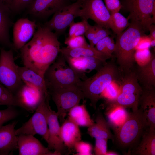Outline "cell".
Instances as JSON below:
<instances>
[{
    "mask_svg": "<svg viewBox=\"0 0 155 155\" xmlns=\"http://www.w3.org/2000/svg\"><path fill=\"white\" fill-rule=\"evenodd\" d=\"M32 39L20 49L24 66L44 77L60 50L57 35L43 25H37Z\"/></svg>",
    "mask_w": 155,
    "mask_h": 155,
    "instance_id": "6da1fadb",
    "label": "cell"
},
{
    "mask_svg": "<svg viewBox=\"0 0 155 155\" xmlns=\"http://www.w3.org/2000/svg\"><path fill=\"white\" fill-rule=\"evenodd\" d=\"M145 32L138 24L131 22L122 33L117 35L112 57L123 74L133 69L135 65L134 54L140 37Z\"/></svg>",
    "mask_w": 155,
    "mask_h": 155,
    "instance_id": "7a4b0ae2",
    "label": "cell"
},
{
    "mask_svg": "<svg viewBox=\"0 0 155 155\" xmlns=\"http://www.w3.org/2000/svg\"><path fill=\"white\" fill-rule=\"evenodd\" d=\"M121 75L113 60L106 62L93 76L82 80L78 88L84 98L89 99L91 105L96 109L97 102L101 99V94L107 86L114 81L118 80Z\"/></svg>",
    "mask_w": 155,
    "mask_h": 155,
    "instance_id": "3957f363",
    "label": "cell"
},
{
    "mask_svg": "<svg viewBox=\"0 0 155 155\" xmlns=\"http://www.w3.org/2000/svg\"><path fill=\"white\" fill-rule=\"evenodd\" d=\"M148 128L145 114L141 108H138L136 111L129 113L125 122L114 132L113 142L125 153L127 151V155H130Z\"/></svg>",
    "mask_w": 155,
    "mask_h": 155,
    "instance_id": "277c9868",
    "label": "cell"
},
{
    "mask_svg": "<svg viewBox=\"0 0 155 155\" xmlns=\"http://www.w3.org/2000/svg\"><path fill=\"white\" fill-rule=\"evenodd\" d=\"M44 75L47 91L54 88L78 86L82 80L60 53Z\"/></svg>",
    "mask_w": 155,
    "mask_h": 155,
    "instance_id": "5b68a950",
    "label": "cell"
},
{
    "mask_svg": "<svg viewBox=\"0 0 155 155\" xmlns=\"http://www.w3.org/2000/svg\"><path fill=\"white\" fill-rule=\"evenodd\" d=\"M118 82L119 94L115 100L106 103V108L121 106L131 108L133 111H136L139 108V100L142 88L133 70L122 74Z\"/></svg>",
    "mask_w": 155,
    "mask_h": 155,
    "instance_id": "8992f818",
    "label": "cell"
},
{
    "mask_svg": "<svg viewBox=\"0 0 155 155\" xmlns=\"http://www.w3.org/2000/svg\"><path fill=\"white\" fill-rule=\"evenodd\" d=\"M49 95L45 96L30 118L21 127L15 130L17 135L20 134H38L47 142L49 130L47 122Z\"/></svg>",
    "mask_w": 155,
    "mask_h": 155,
    "instance_id": "52a82bcc",
    "label": "cell"
},
{
    "mask_svg": "<svg viewBox=\"0 0 155 155\" xmlns=\"http://www.w3.org/2000/svg\"><path fill=\"white\" fill-rule=\"evenodd\" d=\"M48 92L56 106V112L61 121H64L71 109L79 104L84 98L82 92L76 86L54 88Z\"/></svg>",
    "mask_w": 155,
    "mask_h": 155,
    "instance_id": "ba28073f",
    "label": "cell"
},
{
    "mask_svg": "<svg viewBox=\"0 0 155 155\" xmlns=\"http://www.w3.org/2000/svg\"><path fill=\"white\" fill-rule=\"evenodd\" d=\"M13 50L0 48V83L14 95L23 82L15 62Z\"/></svg>",
    "mask_w": 155,
    "mask_h": 155,
    "instance_id": "9c48e42d",
    "label": "cell"
},
{
    "mask_svg": "<svg viewBox=\"0 0 155 155\" xmlns=\"http://www.w3.org/2000/svg\"><path fill=\"white\" fill-rule=\"evenodd\" d=\"M83 1L78 0L72 4L63 6L55 13L52 18L43 25L52 31H55L57 36L63 33L74 22V19L78 17Z\"/></svg>",
    "mask_w": 155,
    "mask_h": 155,
    "instance_id": "30bf717a",
    "label": "cell"
},
{
    "mask_svg": "<svg viewBox=\"0 0 155 155\" xmlns=\"http://www.w3.org/2000/svg\"><path fill=\"white\" fill-rule=\"evenodd\" d=\"M127 10L129 12L128 18L131 22L140 25L145 32L153 24L152 12L155 7V0H125Z\"/></svg>",
    "mask_w": 155,
    "mask_h": 155,
    "instance_id": "8fae6325",
    "label": "cell"
},
{
    "mask_svg": "<svg viewBox=\"0 0 155 155\" xmlns=\"http://www.w3.org/2000/svg\"><path fill=\"white\" fill-rule=\"evenodd\" d=\"M78 17L91 19L97 24L110 28L111 13L102 0H83Z\"/></svg>",
    "mask_w": 155,
    "mask_h": 155,
    "instance_id": "7c38bea8",
    "label": "cell"
},
{
    "mask_svg": "<svg viewBox=\"0 0 155 155\" xmlns=\"http://www.w3.org/2000/svg\"><path fill=\"white\" fill-rule=\"evenodd\" d=\"M44 94L32 85L23 82L14 94L17 106L32 112L35 110L43 97Z\"/></svg>",
    "mask_w": 155,
    "mask_h": 155,
    "instance_id": "4fadbf2b",
    "label": "cell"
},
{
    "mask_svg": "<svg viewBox=\"0 0 155 155\" xmlns=\"http://www.w3.org/2000/svg\"><path fill=\"white\" fill-rule=\"evenodd\" d=\"M37 25L35 21L21 18L14 24L13 43L14 50H18L25 45L33 36Z\"/></svg>",
    "mask_w": 155,
    "mask_h": 155,
    "instance_id": "5bb4252c",
    "label": "cell"
},
{
    "mask_svg": "<svg viewBox=\"0 0 155 155\" xmlns=\"http://www.w3.org/2000/svg\"><path fill=\"white\" fill-rule=\"evenodd\" d=\"M17 136L19 155H59L55 151H50L33 135L20 134Z\"/></svg>",
    "mask_w": 155,
    "mask_h": 155,
    "instance_id": "9a60e30c",
    "label": "cell"
},
{
    "mask_svg": "<svg viewBox=\"0 0 155 155\" xmlns=\"http://www.w3.org/2000/svg\"><path fill=\"white\" fill-rule=\"evenodd\" d=\"M57 112L49 107L47 122L49 130V139L47 142L49 149L54 150L59 155L63 153L66 146L61 139L60 127Z\"/></svg>",
    "mask_w": 155,
    "mask_h": 155,
    "instance_id": "2e32d148",
    "label": "cell"
},
{
    "mask_svg": "<svg viewBox=\"0 0 155 155\" xmlns=\"http://www.w3.org/2000/svg\"><path fill=\"white\" fill-rule=\"evenodd\" d=\"M66 0H33L26 8L28 14L39 18L54 14L66 5Z\"/></svg>",
    "mask_w": 155,
    "mask_h": 155,
    "instance_id": "e0dca14e",
    "label": "cell"
},
{
    "mask_svg": "<svg viewBox=\"0 0 155 155\" xmlns=\"http://www.w3.org/2000/svg\"><path fill=\"white\" fill-rule=\"evenodd\" d=\"M64 57L68 64L82 80L87 78L85 75L86 73L94 70L98 71L106 62H104L98 58L93 57L74 58Z\"/></svg>",
    "mask_w": 155,
    "mask_h": 155,
    "instance_id": "ac0fdd59",
    "label": "cell"
},
{
    "mask_svg": "<svg viewBox=\"0 0 155 155\" xmlns=\"http://www.w3.org/2000/svg\"><path fill=\"white\" fill-rule=\"evenodd\" d=\"M142 88L139 105L146 116L148 128L155 130V88Z\"/></svg>",
    "mask_w": 155,
    "mask_h": 155,
    "instance_id": "d6986e66",
    "label": "cell"
},
{
    "mask_svg": "<svg viewBox=\"0 0 155 155\" xmlns=\"http://www.w3.org/2000/svg\"><path fill=\"white\" fill-rule=\"evenodd\" d=\"M14 121L0 128V155H8L18 149V136L15 128L17 123Z\"/></svg>",
    "mask_w": 155,
    "mask_h": 155,
    "instance_id": "ffe728a7",
    "label": "cell"
},
{
    "mask_svg": "<svg viewBox=\"0 0 155 155\" xmlns=\"http://www.w3.org/2000/svg\"><path fill=\"white\" fill-rule=\"evenodd\" d=\"M12 13L8 6L0 2V44L14 50L9 34L10 28L13 24L11 18Z\"/></svg>",
    "mask_w": 155,
    "mask_h": 155,
    "instance_id": "44dd1931",
    "label": "cell"
},
{
    "mask_svg": "<svg viewBox=\"0 0 155 155\" xmlns=\"http://www.w3.org/2000/svg\"><path fill=\"white\" fill-rule=\"evenodd\" d=\"M133 70L142 88H155V55L148 63L141 66L135 65Z\"/></svg>",
    "mask_w": 155,
    "mask_h": 155,
    "instance_id": "7402d4cb",
    "label": "cell"
},
{
    "mask_svg": "<svg viewBox=\"0 0 155 155\" xmlns=\"http://www.w3.org/2000/svg\"><path fill=\"white\" fill-rule=\"evenodd\" d=\"M94 122L88 127L87 133L95 139H111L113 142L114 135L111 132L110 126L102 114L100 112L97 113Z\"/></svg>",
    "mask_w": 155,
    "mask_h": 155,
    "instance_id": "603a6c76",
    "label": "cell"
},
{
    "mask_svg": "<svg viewBox=\"0 0 155 155\" xmlns=\"http://www.w3.org/2000/svg\"><path fill=\"white\" fill-rule=\"evenodd\" d=\"M63 122L60 127L61 138L66 147L71 149L81 140L80 131L79 126L68 119Z\"/></svg>",
    "mask_w": 155,
    "mask_h": 155,
    "instance_id": "cb8c5ba5",
    "label": "cell"
},
{
    "mask_svg": "<svg viewBox=\"0 0 155 155\" xmlns=\"http://www.w3.org/2000/svg\"><path fill=\"white\" fill-rule=\"evenodd\" d=\"M131 154L155 155V130L147 129L139 143L131 150Z\"/></svg>",
    "mask_w": 155,
    "mask_h": 155,
    "instance_id": "d4e9b609",
    "label": "cell"
},
{
    "mask_svg": "<svg viewBox=\"0 0 155 155\" xmlns=\"http://www.w3.org/2000/svg\"><path fill=\"white\" fill-rule=\"evenodd\" d=\"M60 53L64 56L71 57H94L104 62H106L107 60L110 58L98 51L94 47H92L90 45L74 49L63 47L61 48Z\"/></svg>",
    "mask_w": 155,
    "mask_h": 155,
    "instance_id": "484cf974",
    "label": "cell"
},
{
    "mask_svg": "<svg viewBox=\"0 0 155 155\" xmlns=\"http://www.w3.org/2000/svg\"><path fill=\"white\" fill-rule=\"evenodd\" d=\"M18 70L23 82L35 87L45 95L49 94L44 77L25 66H18Z\"/></svg>",
    "mask_w": 155,
    "mask_h": 155,
    "instance_id": "4316f807",
    "label": "cell"
},
{
    "mask_svg": "<svg viewBox=\"0 0 155 155\" xmlns=\"http://www.w3.org/2000/svg\"><path fill=\"white\" fill-rule=\"evenodd\" d=\"M129 113L126 108L121 106L106 108L105 114L110 127L115 132L127 120Z\"/></svg>",
    "mask_w": 155,
    "mask_h": 155,
    "instance_id": "83f0119b",
    "label": "cell"
},
{
    "mask_svg": "<svg viewBox=\"0 0 155 155\" xmlns=\"http://www.w3.org/2000/svg\"><path fill=\"white\" fill-rule=\"evenodd\" d=\"M68 114V119L79 126L88 127L94 123L84 104H78L73 107Z\"/></svg>",
    "mask_w": 155,
    "mask_h": 155,
    "instance_id": "f1b7e54d",
    "label": "cell"
},
{
    "mask_svg": "<svg viewBox=\"0 0 155 155\" xmlns=\"http://www.w3.org/2000/svg\"><path fill=\"white\" fill-rule=\"evenodd\" d=\"M128 20L119 12L111 13L109 28L117 35L119 34L129 26Z\"/></svg>",
    "mask_w": 155,
    "mask_h": 155,
    "instance_id": "f546056e",
    "label": "cell"
},
{
    "mask_svg": "<svg viewBox=\"0 0 155 155\" xmlns=\"http://www.w3.org/2000/svg\"><path fill=\"white\" fill-rule=\"evenodd\" d=\"M118 80L114 81L109 84L102 93L101 99H104L106 103L114 101L119 95L120 90Z\"/></svg>",
    "mask_w": 155,
    "mask_h": 155,
    "instance_id": "4dcf8cb0",
    "label": "cell"
},
{
    "mask_svg": "<svg viewBox=\"0 0 155 155\" xmlns=\"http://www.w3.org/2000/svg\"><path fill=\"white\" fill-rule=\"evenodd\" d=\"M90 24L88 20L82 19V21L72 23L69 26L68 37H73L84 35Z\"/></svg>",
    "mask_w": 155,
    "mask_h": 155,
    "instance_id": "1f68e13d",
    "label": "cell"
},
{
    "mask_svg": "<svg viewBox=\"0 0 155 155\" xmlns=\"http://www.w3.org/2000/svg\"><path fill=\"white\" fill-rule=\"evenodd\" d=\"M17 106L14 95L0 83V106Z\"/></svg>",
    "mask_w": 155,
    "mask_h": 155,
    "instance_id": "d6a6232c",
    "label": "cell"
},
{
    "mask_svg": "<svg viewBox=\"0 0 155 155\" xmlns=\"http://www.w3.org/2000/svg\"><path fill=\"white\" fill-rule=\"evenodd\" d=\"M153 55L149 49L140 50H136L134 54L135 62L140 66H143L148 63L151 60Z\"/></svg>",
    "mask_w": 155,
    "mask_h": 155,
    "instance_id": "836d02e7",
    "label": "cell"
},
{
    "mask_svg": "<svg viewBox=\"0 0 155 155\" xmlns=\"http://www.w3.org/2000/svg\"><path fill=\"white\" fill-rule=\"evenodd\" d=\"M19 112L13 106H8L6 109L0 110V128L6 122L16 117Z\"/></svg>",
    "mask_w": 155,
    "mask_h": 155,
    "instance_id": "e575fe53",
    "label": "cell"
},
{
    "mask_svg": "<svg viewBox=\"0 0 155 155\" xmlns=\"http://www.w3.org/2000/svg\"><path fill=\"white\" fill-rule=\"evenodd\" d=\"M67 47L74 49L90 45L86 42L84 36H73L67 38L64 42Z\"/></svg>",
    "mask_w": 155,
    "mask_h": 155,
    "instance_id": "d590c367",
    "label": "cell"
},
{
    "mask_svg": "<svg viewBox=\"0 0 155 155\" xmlns=\"http://www.w3.org/2000/svg\"><path fill=\"white\" fill-rule=\"evenodd\" d=\"M96 32L94 38L90 43L92 47H94L96 44L104 38L109 36L111 34L108 29L97 24L95 25Z\"/></svg>",
    "mask_w": 155,
    "mask_h": 155,
    "instance_id": "8d00e7d4",
    "label": "cell"
},
{
    "mask_svg": "<svg viewBox=\"0 0 155 155\" xmlns=\"http://www.w3.org/2000/svg\"><path fill=\"white\" fill-rule=\"evenodd\" d=\"M73 148L77 152L76 155H92V146L89 143L80 141L75 144Z\"/></svg>",
    "mask_w": 155,
    "mask_h": 155,
    "instance_id": "74e56055",
    "label": "cell"
},
{
    "mask_svg": "<svg viewBox=\"0 0 155 155\" xmlns=\"http://www.w3.org/2000/svg\"><path fill=\"white\" fill-rule=\"evenodd\" d=\"M33 0H12L9 8L12 12L17 13L26 9Z\"/></svg>",
    "mask_w": 155,
    "mask_h": 155,
    "instance_id": "f35d334b",
    "label": "cell"
},
{
    "mask_svg": "<svg viewBox=\"0 0 155 155\" xmlns=\"http://www.w3.org/2000/svg\"><path fill=\"white\" fill-rule=\"evenodd\" d=\"M108 140L105 139H96L94 152L96 155H106L107 152Z\"/></svg>",
    "mask_w": 155,
    "mask_h": 155,
    "instance_id": "ab89813d",
    "label": "cell"
},
{
    "mask_svg": "<svg viewBox=\"0 0 155 155\" xmlns=\"http://www.w3.org/2000/svg\"><path fill=\"white\" fill-rule=\"evenodd\" d=\"M105 5L110 13L119 12L122 5L119 0H104Z\"/></svg>",
    "mask_w": 155,
    "mask_h": 155,
    "instance_id": "60d3db41",
    "label": "cell"
},
{
    "mask_svg": "<svg viewBox=\"0 0 155 155\" xmlns=\"http://www.w3.org/2000/svg\"><path fill=\"white\" fill-rule=\"evenodd\" d=\"M113 40V37L107 36L98 42L95 46L94 47L98 51L105 55L104 53L107 47Z\"/></svg>",
    "mask_w": 155,
    "mask_h": 155,
    "instance_id": "b9f144b4",
    "label": "cell"
},
{
    "mask_svg": "<svg viewBox=\"0 0 155 155\" xmlns=\"http://www.w3.org/2000/svg\"><path fill=\"white\" fill-rule=\"evenodd\" d=\"M151 40L148 36L146 35L145 34L142 36L135 47V51L149 49L151 46Z\"/></svg>",
    "mask_w": 155,
    "mask_h": 155,
    "instance_id": "7bdbcfd3",
    "label": "cell"
},
{
    "mask_svg": "<svg viewBox=\"0 0 155 155\" xmlns=\"http://www.w3.org/2000/svg\"><path fill=\"white\" fill-rule=\"evenodd\" d=\"M95 32L96 29L95 25L91 26L90 25L84 35L88 39L90 43L94 38Z\"/></svg>",
    "mask_w": 155,
    "mask_h": 155,
    "instance_id": "ee69618b",
    "label": "cell"
},
{
    "mask_svg": "<svg viewBox=\"0 0 155 155\" xmlns=\"http://www.w3.org/2000/svg\"><path fill=\"white\" fill-rule=\"evenodd\" d=\"M150 32V34L148 35L149 37L153 39H155V26L153 24L151 25L148 29Z\"/></svg>",
    "mask_w": 155,
    "mask_h": 155,
    "instance_id": "f6af8a7d",
    "label": "cell"
},
{
    "mask_svg": "<svg viewBox=\"0 0 155 155\" xmlns=\"http://www.w3.org/2000/svg\"><path fill=\"white\" fill-rule=\"evenodd\" d=\"M12 0H0V2H2L7 5L9 8Z\"/></svg>",
    "mask_w": 155,
    "mask_h": 155,
    "instance_id": "bcb514c9",
    "label": "cell"
},
{
    "mask_svg": "<svg viewBox=\"0 0 155 155\" xmlns=\"http://www.w3.org/2000/svg\"><path fill=\"white\" fill-rule=\"evenodd\" d=\"M119 154L113 151H107L106 155H118Z\"/></svg>",
    "mask_w": 155,
    "mask_h": 155,
    "instance_id": "7dc6e473",
    "label": "cell"
},
{
    "mask_svg": "<svg viewBox=\"0 0 155 155\" xmlns=\"http://www.w3.org/2000/svg\"><path fill=\"white\" fill-rule=\"evenodd\" d=\"M150 46L153 48H155V39H151L150 42Z\"/></svg>",
    "mask_w": 155,
    "mask_h": 155,
    "instance_id": "c3c4849f",
    "label": "cell"
}]
</instances>
